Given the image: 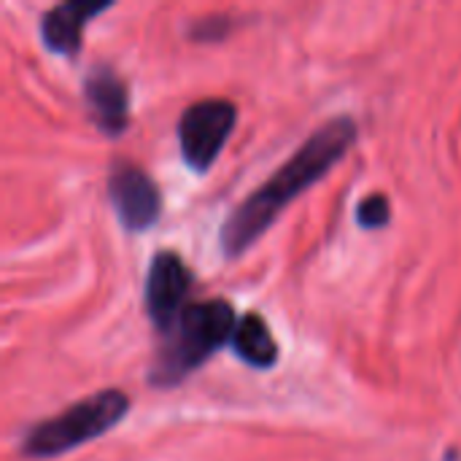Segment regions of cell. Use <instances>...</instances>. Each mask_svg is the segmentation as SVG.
Returning <instances> with one entry per match:
<instances>
[{"instance_id": "6da1fadb", "label": "cell", "mask_w": 461, "mask_h": 461, "mask_svg": "<svg viewBox=\"0 0 461 461\" xmlns=\"http://www.w3.org/2000/svg\"><path fill=\"white\" fill-rule=\"evenodd\" d=\"M359 138L354 116L340 113L316 127L308 140L243 203H238L219 230V249L227 259L243 257L278 219L281 213L313 184L348 157Z\"/></svg>"}, {"instance_id": "7a4b0ae2", "label": "cell", "mask_w": 461, "mask_h": 461, "mask_svg": "<svg viewBox=\"0 0 461 461\" xmlns=\"http://www.w3.org/2000/svg\"><path fill=\"white\" fill-rule=\"evenodd\" d=\"M238 327V313L227 300L189 303L173 327L159 335V348L149 367V386L167 392L184 384L194 370H200L213 354L232 343Z\"/></svg>"}, {"instance_id": "3957f363", "label": "cell", "mask_w": 461, "mask_h": 461, "mask_svg": "<svg viewBox=\"0 0 461 461\" xmlns=\"http://www.w3.org/2000/svg\"><path fill=\"white\" fill-rule=\"evenodd\" d=\"M130 413V397L122 389H100L51 419L32 424L19 446L24 459H57L116 429Z\"/></svg>"}, {"instance_id": "277c9868", "label": "cell", "mask_w": 461, "mask_h": 461, "mask_svg": "<svg viewBox=\"0 0 461 461\" xmlns=\"http://www.w3.org/2000/svg\"><path fill=\"white\" fill-rule=\"evenodd\" d=\"M238 122V105L227 97H205L184 108L178 119V149L184 165L203 176L224 151Z\"/></svg>"}, {"instance_id": "5b68a950", "label": "cell", "mask_w": 461, "mask_h": 461, "mask_svg": "<svg viewBox=\"0 0 461 461\" xmlns=\"http://www.w3.org/2000/svg\"><path fill=\"white\" fill-rule=\"evenodd\" d=\"M108 203L127 235H143L162 216L159 184L135 162L116 159L108 173Z\"/></svg>"}, {"instance_id": "8992f818", "label": "cell", "mask_w": 461, "mask_h": 461, "mask_svg": "<svg viewBox=\"0 0 461 461\" xmlns=\"http://www.w3.org/2000/svg\"><path fill=\"white\" fill-rule=\"evenodd\" d=\"M194 286V276L176 251H157L143 284V308L159 335H165L178 313L189 305L186 297Z\"/></svg>"}, {"instance_id": "52a82bcc", "label": "cell", "mask_w": 461, "mask_h": 461, "mask_svg": "<svg viewBox=\"0 0 461 461\" xmlns=\"http://www.w3.org/2000/svg\"><path fill=\"white\" fill-rule=\"evenodd\" d=\"M84 103L92 124L105 138H122L130 127V89L111 65H95L84 76Z\"/></svg>"}, {"instance_id": "ba28073f", "label": "cell", "mask_w": 461, "mask_h": 461, "mask_svg": "<svg viewBox=\"0 0 461 461\" xmlns=\"http://www.w3.org/2000/svg\"><path fill=\"white\" fill-rule=\"evenodd\" d=\"M113 8V0H68V3H57L51 5L41 22H38V32H41V43L46 51L57 54V57H78L81 43H84V27Z\"/></svg>"}, {"instance_id": "9c48e42d", "label": "cell", "mask_w": 461, "mask_h": 461, "mask_svg": "<svg viewBox=\"0 0 461 461\" xmlns=\"http://www.w3.org/2000/svg\"><path fill=\"white\" fill-rule=\"evenodd\" d=\"M230 346H232V354L254 370H270V367H276V362L281 357L278 343H276L267 321L259 313H243L238 319Z\"/></svg>"}, {"instance_id": "30bf717a", "label": "cell", "mask_w": 461, "mask_h": 461, "mask_svg": "<svg viewBox=\"0 0 461 461\" xmlns=\"http://www.w3.org/2000/svg\"><path fill=\"white\" fill-rule=\"evenodd\" d=\"M354 216H357V224L362 230H370V232L384 230L392 221V203H389L386 194H370V197L357 203Z\"/></svg>"}, {"instance_id": "8fae6325", "label": "cell", "mask_w": 461, "mask_h": 461, "mask_svg": "<svg viewBox=\"0 0 461 461\" xmlns=\"http://www.w3.org/2000/svg\"><path fill=\"white\" fill-rule=\"evenodd\" d=\"M232 32V19L230 16H205V19H197L192 27H189V38L192 41H200V43H216L221 38H227Z\"/></svg>"}]
</instances>
